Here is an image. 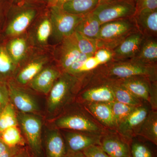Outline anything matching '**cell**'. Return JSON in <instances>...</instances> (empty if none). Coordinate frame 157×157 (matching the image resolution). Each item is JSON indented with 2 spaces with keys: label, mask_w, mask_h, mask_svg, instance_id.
Wrapping results in <instances>:
<instances>
[{
  "label": "cell",
  "mask_w": 157,
  "mask_h": 157,
  "mask_svg": "<svg viewBox=\"0 0 157 157\" xmlns=\"http://www.w3.org/2000/svg\"><path fill=\"white\" fill-rule=\"evenodd\" d=\"M82 85L81 79L67 72H62L48 93V112L52 114L59 113L73 104Z\"/></svg>",
  "instance_id": "6da1fadb"
},
{
  "label": "cell",
  "mask_w": 157,
  "mask_h": 157,
  "mask_svg": "<svg viewBox=\"0 0 157 157\" xmlns=\"http://www.w3.org/2000/svg\"><path fill=\"white\" fill-rule=\"evenodd\" d=\"M76 108L67 107L54 121L55 128L102 135L108 131L81 104L76 102Z\"/></svg>",
  "instance_id": "7a4b0ae2"
},
{
  "label": "cell",
  "mask_w": 157,
  "mask_h": 157,
  "mask_svg": "<svg viewBox=\"0 0 157 157\" xmlns=\"http://www.w3.org/2000/svg\"><path fill=\"white\" fill-rule=\"evenodd\" d=\"M92 74L111 79L145 76L157 81V66L145 64L133 59L121 61H112L98 67L93 71Z\"/></svg>",
  "instance_id": "3957f363"
},
{
  "label": "cell",
  "mask_w": 157,
  "mask_h": 157,
  "mask_svg": "<svg viewBox=\"0 0 157 157\" xmlns=\"http://www.w3.org/2000/svg\"><path fill=\"white\" fill-rule=\"evenodd\" d=\"M138 31L134 16L101 25L98 40V48L113 50L131 34Z\"/></svg>",
  "instance_id": "277c9868"
},
{
  "label": "cell",
  "mask_w": 157,
  "mask_h": 157,
  "mask_svg": "<svg viewBox=\"0 0 157 157\" xmlns=\"http://www.w3.org/2000/svg\"><path fill=\"white\" fill-rule=\"evenodd\" d=\"M75 101L79 104L109 103L115 101L109 79L91 74L78 92Z\"/></svg>",
  "instance_id": "5b68a950"
},
{
  "label": "cell",
  "mask_w": 157,
  "mask_h": 157,
  "mask_svg": "<svg viewBox=\"0 0 157 157\" xmlns=\"http://www.w3.org/2000/svg\"><path fill=\"white\" fill-rule=\"evenodd\" d=\"M18 126L23 132L33 157H44L42 138V121L36 113H17Z\"/></svg>",
  "instance_id": "8992f818"
},
{
  "label": "cell",
  "mask_w": 157,
  "mask_h": 157,
  "mask_svg": "<svg viewBox=\"0 0 157 157\" xmlns=\"http://www.w3.org/2000/svg\"><path fill=\"white\" fill-rule=\"evenodd\" d=\"M116 80L133 95L148 104L152 110H157V81L141 76Z\"/></svg>",
  "instance_id": "52a82bcc"
},
{
  "label": "cell",
  "mask_w": 157,
  "mask_h": 157,
  "mask_svg": "<svg viewBox=\"0 0 157 157\" xmlns=\"http://www.w3.org/2000/svg\"><path fill=\"white\" fill-rule=\"evenodd\" d=\"M136 12L135 3L130 0H112L100 3L92 13L101 23L132 17Z\"/></svg>",
  "instance_id": "ba28073f"
},
{
  "label": "cell",
  "mask_w": 157,
  "mask_h": 157,
  "mask_svg": "<svg viewBox=\"0 0 157 157\" xmlns=\"http://www.w3.org/2000/svg\"><path fill=\"white\" fill-rule=\"evenodd\" d=\"M84 15L70 14L61 7H51L49 18L52 25V34L60 42L72 36Z\"/></svg>",
  "instance_id": "9c48e42d"
},
{
  "label": "cell",
  "mask_w": 157,
  "mask_h": 157,
  "mask_svg": "<svg viewBox=\"0 0 157 157\" xmlns=\"http://www.w3.org/2000/svg\"><path fill=\"white\" fill-rule=\"evenodd\" d=\"M151 107L147 104L136 108L118 126L117 132L131 143L132 139L137 137Z\"/></svg>",
  "instance_id": "30bf717a"
},
{
  "label": "cell",
  "mask_w": 157,
  "mask_h": 157,
  "mask_svg": "<svg viewBox=\"0 0 157 157\" xmlns=\"http://www.w3.org/2000/svg\"><path fill=\"white\" fill-rule=\"evenodd\" d=\"M38 14L36 7L25 5L15 9L6 29V34L10 37L17 36L23 33Z\"/></svg>",
  "instance_id": "8fae6325"
},
{
  "label": "cell",
  "mask_w": 157,
  "mask_h": 157,
  "mask_svg": "<svg viewBox=\"0 0 157 157\" xmlns=\"http://www.w3.org/2000/svg\"><path fill=\"white\" fill-rule=\"evenodd\" d=\"M67 151H82L85 149L94 145H100L102 135L88 132L62 130Z\"/></svg>",
  "instance_id": "7c38bea8"
},
{
  "label": "cell",
  "mask_w": 157,
  "mask_h": 157,
  "mask_svg": "<svg viewBox=\"0 0 157 157\" xmlns=\"http://www.w3.org/2000/svg\"><path fill=\"white\" fill-rule=\"evenodd\" d=\"M100 146L110 157H131L130 142L117 132L108 131L102 135Z\"/></svg>",
  "instance_id": "4fadbf2b"
},
{
  "label": "cell",
  "mask_w": 157,
  "mask_h": 157,
  "mask_svg": "<svg viewBox=\"0 0 157 157\" xmlns=\"http://www.w3.org/2000/svg\"><path fill=\"white\" fill-rule=\"evenodd\" d=\"M7 84L10 102L20 112L36 113L39 111V104L32 95L15 85L12 82H8Z\"/></svg>",
  "instance_id": "5bb4252c"
},
{
  "label": "cell",
  "mask_w": 157,
  "mask_h": 157,
  "mask_svg": "<svg viewBox=\"0 0 157 157\" xmlns=\"http://www.w3.org/2000/svg\"><path fill=\"white\" fill-rule=\"evenodd\" d=\"M145 37L139 31L129 36L113 49V61H121L134 58L140 50Z\"/></svg>",
  "instance_id": "9a60e30c"
},
{
  "label": "cell",
  "mask_w": 157,
  "mask_h": 157,
  "mask_svg": "<svg viewBox=\"0 0 157 157\" xmlns=\"http://www.w3.org/2000/svg\"><path fill=\"white\" fill-rule=\"evenodd\" d=\"M107 130L117 132V125L114 119L110 103H86L81 104Z\"/></svg>",
  "instance_id": "2e32d148"
},
{
  "label": "cell",
  "mask_w": 157,
  "mask_h": 157,
  "mask_svg": "<svg viewBox=\"0 0 157 157\" xmlns=\"http://www.w3.org/2000/svg\"><path fill=\"white\" fill-rule=\"evenodd\" d=\"M137 29L145 38H157V10L143 9L134 16Z\"/></svg>",
  "instance_id": "e0dca14e"
},
{
  "label": "cell",
  "mask_w": 157,
  "mask_h": 157,
  "mask_svg": "<svg viewBox=\"0 0 157 157\" xmlns=\"http://www.w3.org/2000/svg\"><path fill=\"white\" fill-rule=\"evenodd\" d=\"M62 71L54 67L43 68L29 82L30 87L35 90L47 94Z\"/></svg>",
  "instance_id": "ac0fdd59"
},
{
  "label": "cell",
  "mask_w": 157,
  "mask_h": 157,
  "mask_svg": "<svg viewBox=\"0 0 157 157\" xmlns=\"http://www.w3.org/2000/svg\"><path fill=\"white\" fill-rule=\"evenodd\" d=\"M59 50V62L60 70L66 72L80 54L74 33L63 39Z\"/></svg>",
  "instance_id": "d6986e66"
},
{
  "label": "cell",
  "mask_w": 157,
  "mask_h": 157,
  "mask_svg": "<svg viewBox=\"0 0 157 157\" xmlns=\"http://www.w3.org/2000/svg\"><path fill=\"white\" fill-rule=\"evenodd\" d=\"M44 146L45 157H63L67 152L63 136L56 128L47 132Z\"/></svg>",
  "instance_id": "ffe728a7"
},
{
  "label": "cell",
  "mask_w": 157,
  "mask_h": 157,
  "mask_svg": "<svg viewBox=\"0 0 157 157\" xmlns=\"http://www.w3.org/2000/svg\"><path fill=\"white\" fill-rule=\"evenodd\" d=\"M145 64L157 66V39L145 38L136 56L132 59Z\"/></svg>",
  "instance_id": "44dd1931"
},
{
  "label": "cell",
  "mask_w": 157,
  "mask_h": 157,
  "mask_svg": "<svg viewBox=\"0 0 157 157\" xmlns=\"http://www.w3.org/2000/svg\"><path fill=\"white\" fill-rule=\"evenodd\" d=\"M108 79L111 84L115 101L135 107L146 104L130 92L116 79Z\"/></svg>",
  "instance_id": "7402d4cb"
},
{
  "label": "cell",
  "mask_w": 157,
  "mask_h": 157,
  "mask_svg": "<svg viewBox=\"0 0 157 157\" xmlns=\"http://www.w3.org/2000/svg\"><path fill=\"white\" fill-rule=\"evenodd\" d=\"M101 25L93 13H90L84 15L75 32L90 39H98Z\"/></svg>",
  "instance_id": "603a6c76"
},
{
  "label": "cell",
  "mask_w": 157,
  "mask_h": 157,
  "mask_svg": "<svg viewBox=\"0 0 157 157\" xmlns=\"http://www.w3.org/2000/svg\"><path fill=\"white\" fill-rule=\"evenodd\" d=\"M99 3L100 0H71L61 7L70 14L84 15L92 13Z\"/></svg>",
  "instance_id": "cb8c5ba5"
},
{
  "label": "cell",
  "mask_w": 157,
  "mask_h": 157,
  "mask_svg": "<svg viewBox=\"0 0 157 157\" xmlns=\"http://www.w3.org/2000/svg\"><path fill=\"white\" fill-rule=\"evenodd\" d=\"M137 137H143L155 145H157V110H150Z\"/></svg>",
  "instance_id": "d4e9b609"
},
{
  "label": "cell",
  "mask_w": 157,
  "mask_h": 157,
  "mask_svg": "<svg viewBox=\"0 0 157 157\" xmlns=\"http://www.w3.org/2000/svg\"><path fill=\"white\" fill-rule=\"evenodd\" d=\"M46 63V59L44 58H40L30 62L20 71L17 76V81L22 85L29 83L44 68Z\"/></svg>",
  "instance_id": "484cf974"
},
{
  "label": "cell",
  "mask_w": 157,
  "mask_h": 157,
  "mask_svg": "<svg viewBox=\"0 0 157 157\" xmlns=\"http://www.w3.org/2000/svg\"><path fill=\"white\" fill-rule=\"evenodd\" d=\"M6 49L0 45V82H7L14 75L17 67Z\"/></svg>",
  "instance_id": "4316f807"
},
{
  "label": "cell",
  "mask_w": 157,
  "mask_h": 157,
  "mask_svg": "<svg viewBox=\"0 0 157 157\" xmlns=\"http://www.w3.org/2000/svg\"><path fill=\"white\" fill-rule=\"evenodd\" d=\"M6 46L12 60L17 66L24 58L27 52L28 45L25 39L19 37L14 38L10 40Z\"/></svg>",
  "instance_id": "83f0119b"
},
{
  "label": "cell",
  "mask_w": 157,
  "mask_h": 157,
  "mask_svg": "<svg viewBox=\"0 0 157 157\" xmlns=\"http://www.w3.org/2000/svg\"><path fill=\"white\" fill-rule=\"evenodd\" d=\"M0 139L11 147H24L25 140L17 126L10 127L0 134Z\"/></svg>",
  "instance_id": "f1b7e54d"
},
{
  "label": "cell",
  "mask_w": 157,
  "mask_h": 157,
  "mask_svg": "<svg viewBox=\"0 0 157 157\" xmlns=\"http://www.w3.org/2000/svg\"><path fill=\"white\" fill-rule=\"evenodd\" d=\"M18 125L17 113L11 102L0 113V134L6 129Z\"/></svg>",
  "instance_id": "f546056e"
},
{
  "label": "cell",
  "mask_w": 157,
  "mask_h": 157,
  "mask_svg": "<svg viewBox=\"0 0 157 157\" xmlns=\"http://www.w3.org/2000/svg\"><path fill=\"white\" fill-rule=\"evenodd\" d=\"M74 36L80 53L94 55L98 48L97 39H90L76 32Z\"/></svg>",
  "instance_id": "4dcf8cb0"
},
{
  "label": "cell",
  "mask_w": 157,
  "mask_h": 157,
  "mask_svg": "<svg viewBox=\"0 0 157 157\" xmlns=\"http://www.w3.org/2000/svg\"><path fill=\"white\" fill-rule=\"evenodd\" d=\"M110 105L117 127L137 107L116 101L110 103Z\"/></svg>",
  "instance_id": "1f68e13d"
},
{
  "label": "cell",
  "mask_w": 157,
  "mask_h": 157,
  "mask_svg": "<svg viewBox=\"0 0 157 157\" xmlns=\"http://www.w3.org/2000/svg\"><path fill=\"white\" fill-rule=\"evenodd\" d=\"M131 157H154L155 155L147 144L138 140L136 137L132 139L130 143Z\"/></svg>",
  "instance_id": "d6a6232c"
},
{
  "label": "cell",
  "mask_w": 157,
  "mask_h": 157,
  "mask_svg": "<svg viewBox=\"0 0 157 157\" xmlns=\"http://www.w3.org/2000/svg\"><path fill=\"white\" fill-rule=\"evenodd\" d=\"M52 34V25L50 18L45 17L40 21L37 27L36 39L41 45L46 44L50 35Z\"/></svg>",
  "instance_id": "836d02e7"
},
{
  "label": "cell",
  "mask_w": 157,
  "mask_h": 157,
  "mask_svg": "<svg viewBox=\"0 0 157 157\" xmlns=\"http://www.w3.org/2000/svg\"><path fill=\"white\" fill-rule=\"evenodd\" d=\"M94 55L99 61L101 65H103L112 61L113 56V51L108 48H98Z\"/></svg>",
  "instance_id": "e575fe53"
},
{
  "label": "cell",
  "mask_w": 157,
  "mask_h": 157,
  "mask_svg": "<svg viewBox=\"0 0 157 157\" xmlns=\"http://www.w3.org/2000/svg\"><path fill=\"white\" fill-rule=\"evenodd\" d=\"M10 102L8 84L6 82H0V113Z\"/></svg>",
  "instance_id": "d590c367"
},
{
  "label": "cell",
  "mask_w": 157,
  "mask_h": 157,
  "mask_svg": "<svg viewBox=\"0 0 157 157\" xmlns=\"http://www.w3.org/2000/svg\"><path fill=\"white\" fill-rule=\"evenodd\" d=\"M92 56L93 55L80 53V55L77 59L65 72H67L73 76H76V74L78 73V70L83 65L89 57Z\"/></svg>",
  "instance_id": "8d00e7d4"
},
{
  "label": "cell",
  "mask_w": 157,
  "mask_h": 157,
  "mask_svg": "<svg viewBox=\"0 0 157 157\" xmlns=\"http://www.w3.org/2000/svg\"><path fill=\"white\" fill-rule=\"evenodd\" d=\"M82 152L86 157H110L98 145L89 147Z\"/></svg>",
  "instance_id": "74e56055"
},
{
  "label": "cell",
  "mask_w": 157,
  "mask_h": 157,
  "mask_svg": "<svg viewBox=\"0 0 157 157\" xmlns=\"http://www.w3.org/2000/svg\"><path fill=\"white\" fill-rule=\"evenodd\" d=\"M22 147H11L7 145L0 139V157H12Z\"/></svg>",
  "instance_id": "f35d334b"
},
{
  "label": "cell",
  "mask_w": 157,
  "mask_h": 157,
  "mask_svg": "<svg viewBox=\"0 0 157 157\" xmlns=\"http://www.w3.org/2000/svg\"><path fill=\"white\" fill-rule=\"evenodd\" d=\"M135 13L145 9L157 10V0H137L135 4Z\"/></svg>",
  "instance_id": "ab89813d"
},
{
  "label": "cell",
  "mask_w": 157,
  "mask_h": 157,
  "mask_svg": "<svg viewBox=\"0 0 157 157\" xmlns=\"http://www.w3.org/2000/svg\"><path fill=\"white\" fill-rule=\"evenodd\" d=\"M49 8L52 7H62L63 4L71 0H44Z\"/></svg>",
  "instance_id": "60d3db41"
},
{
  "label": "cell",
  "mask_w": 157,
  "mask_h": 157,
  "mask_svg": "<svg viewBox=\"0 0 157 157\" xmlns=\"http://www.w3.org/2000/svg\"><path fill=\"white\" fill-rule=\"evenodd\" d=\"M12 157H33V156L29 151L28 149L23 147Z\"/></svg>",
  "instance_id": "b9f144b4"
},
{
  "label": "cell",
  "mask_w": 157,
  "mask_h": 157,
  "mask_svg": "<svg viewBox=\"0 0 157 157\" xmlns=\"http://www.w3.org/2000/svg\"><path fill=\"white\" fill-rule=\"evenodd\" d=\"M63 157H86L82 151L69 152L67 151V153Z\"/></svg>",
  "instance_id": "7bdbcfd3"
},
{
  "label": "cell",
  "mask_w": 157,
  "mask_h": 157,
  "mask_svg": "<svg viewBox=\"0 0 157 157\" xmlns=\"http://www.w3.org/2000/svg\"><path fill=\"white\" fill-rule=\"evenodd\" d=\"M112 1V0H100V3L105 2H109V1Z\"/></svg>",
  "instance_id": "ee69618b"
},
{
  "label": "cell",
  "mask_w": 157,
  "mask_h": 157,
  "mask_svg": "<svg viewBox=\"0 0 157 157\" xmlns=\"http://www.w3.org/2000/svg\"><path fill=\"white\" fill-rule=\"evenodd\" d=\"M130 1H132V2H134L136 4V2H137V0H130Z\"/></svg>",
  "instance_id": "f6af8a7d"
},
{
  "label": "cell",
  "mask_w": 157,
  "mask_h": 157,
  "mask_svg": "<svg viewBox=\"0 0 157 157\" xmlns=\"http://www.w3.org/2000/svg\"><path fill=\"white\" fill-rule=\"evenodd\" d=\"M29 1H33V0H29Z\"/></svg>",
  "instance_id": "bcb514c9"
}]
</instances>
